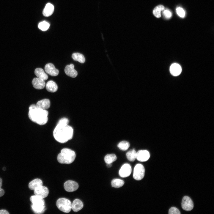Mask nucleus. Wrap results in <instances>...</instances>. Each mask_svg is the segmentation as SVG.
<instances>
[{"label":"nucleus","mask_w":214,"mask_h":214,"mask_svg":"<svg viewBox=\"0 0 214 214\" xmlns=\"http://www.w3.org/2000/svg\"><path fill=\"white\" fill-rule=\"evenodd\" d=\"M73 132V128L68 124L58 122L54 130L53 135L57 141L63 143L72 139Z\"/></svg>","instance_id":"obj_1"},{"label":"nucleus","mask_w":214,"mask_h":214,"mask_svg":"<svg viewBox=\"0 0 214 214\" xmlns=\"http://www.w3.org/2000/svg\"><path fill=\"white\" fill-rule=\"evenodd\" d=\"M29 109V117L32 121L40 125L47 123L48 114L47 110L40 108L34 104L31 105Z\"/></svg>","instance_id":"obj_2"},{"label":"nucleus","mask_w":214,"mask_h":214,"mask_svg":"<svg viewBox=\"0 0 214 214\" xmlns=\"http://www.w3.org/2000/svg\"><path fill=\"white\" fill-rule=\"evenodd\" d=\"M76 154L74 151L68 148L62 149L57 157L58 161L60 163L70 164L74 160Z\"/></svg>","instance_id":"obj_3"},{"label":"nucleus","mask_w":214,"mask_h":214,"mask_svg":"<svg viewBox=\"0 0 214 214\" xmlns=\"http://www.w3.org/2000/svg\"><path fill=\"white\" fill-rule=\"evenodd\" d=\"M32 203L31 208L35 213H43L45 210V201L43 199L37 195H33L30 198Z\"/></svg>","instance_id":"obj_4"},{"label":"nucleus","mask_w":214,"mask_h":214,"mask_svg":"<svg viewBox=\"0 0 214 214\" xmlns=\"http://www.w3.org/2000/svg\"><path fill=\"white\" fill-rule=\"evenodd\" d=\"M58 208L62 212L67 213L72 209V203L70 201L65 198H61L58 199L56 202Z\"/></svg>","instance_id":"obj_5"},{"label":"nucleus","mask_w":214,"mask_h":214,"mask_svg":"<svg viewBox=\"0 0 214 214\" xmlns=\"http://www.w3.org/2000/svg\"><path fill=\"white\" fill-rule=\"evenodd\" d=\"M145 169L143 165L137 164L135 166L133 173V177L136 180L142 179L144 175Z\"/></svg>","instance_id":"obj_6"},{"label":"nucleus","mask_w":214,"mask_h":214,"mask_svg":"<svg viewBox=\"0 0 214 214\" xmlns=\"http://www.w3.org/2000/svg\"><path fill=\"white\" fill-rule=\"evenodd\" d=\"M34 193L35 195L44 199L48 196L49 190L47 187L42 185L36 188L34 190Z\"/></svg>","instance_id":"obj_7"},{"label":"nucleus","mask_w":214,"mask_h":214,"mask_svg":"<svg viewBox=\"0 0 214 214\" xmlns=\"http://www.w3.org/2000/svg\"><path fill=\"white\" fill-rule=\"evenodd\" d=\"M182 207L183 209L186 211H190L193 207V204L191 199L188 196H184L182 200Z\"/></svg>","instance_id":"obj_8"},{"label":"nucleus","mask_w":214,"mask_h":214,"mask_svg":"<svg viewBox=\"0 0 214 214\" xmlns=\"http://www.w3.org/2000/svg\"><path fill=\"white\" fill-rule=\"evenodd\" d=\"M64 188L65 190L69 192H73L78 188V185L76 182L71 180L66 181L64 184Z\"/></svg>","instance_id":"obj_9"},{"label":"nucleus","mask_w":214,"mask_h":214,"mask_svg":"<svg viewBox=\"0 0 214 214\" xmlns=\"http://www.w3.org/2000/svg\"><path fill=\"white\" fill-rule=\"evenodd\" d=\"M132 171L131 166L129 164L125 163L121 168L119 171V176L122 177H126L129 176Z\"/></svg>","instance_id":"obj_10"},{"label":"nucleus","mask_w":214,"mask_h":214,"mask_svg":"<svg viewBox=\"0 0 214 214\" xmlns=\"http://www.w3.org/2000/svg\"><path fill=\"white\" fill-rule=\"evenodd\" d=\"M150 157V153L147 150H140L137 152L136 159L140 161H147Z\"/></svg>","instance_id":"obj_11"},{"label":"nucleus","mask_w":214,"mask_h":214,"mask_svg":"<svg viewBox=\"0 0 214 214\" xmlns=\"http://www.w3.org/2000/svg\"><path fill=\"white\" fill-rule=\"evenodd\" d=\"M45 71L51 76H56L59 73L58 70L56 69L54 65L51 63L47 64L45 67Z\"/></svg>","instance_id":"obj_12"},{"label":"nucleus","mask_w":214,"mask_h":214,"mask_svg":"<svg viewBox=\"0 0 214 214\" xmlns=\"http://www.w3.org/2000/svg\"><path fill=\"white\" fill-rule=\"evenodd\" d=\"M73 64H71L67 65L64 69V72L68 76L72 78H75L78 75L77 71L74 69Z\"/></svg>","instance_id":"obj_13"},{"label":"nucleus","mask_w":214,"mask_h":214,"mask_svg":"<svg viewBox=\"0 0 214 214\" xmlns=\"http://www.w3.org/2000/svg\"><path fill=\"white\" fill-rule=\"evenodd\" d=\"M32 84L34 87L38 89H43L45 85V81L38 77L34 78L33 79Z\"/></svg>","instance_id":"obj_14"},{"label":"nucleus","mask_w":214,"mask_h":214,"mask_svg":"<svg viewBox=\"0 0 214 214\" xmlns=\"http://www.w3.org/2000/svg\"><path fill=\"white\" fill-rule=\"evenodd\" d=\"M170 71L172 75L177 76L179 75L181 73V67L179 64L174 63L172 64L170 66Z\"/></svg>","instance_id":"obj_15"},{"label":"nucleus","mask_w":214,"mask_h":214,"mask_svg":"<svg viewBox=\"0 0 214 214\" xmlns=\"http://www.w3.org/2000/svg\"><path fill=\"white\" fill-rule=\"evenodd\" d=\"M38 107L44 110H46L50 106V102L48 99H45L39 101L36 104Z\"/></svg>","instance_id":"obj_16"},{"label":"nucleus","mask_w":214,"mask_h":214,"mask_svg":"<svg viewBox=\"0 0 214 214\" xmlns=\"http://www.w3.org/2000/svg\"><path fill=\"white\" fill-rule=\"evenodd\" d=\"M54 7L53 4L48 3L45 5L43 12V15L45 17H48L53 13Z\"/></svg>","instance_id":"obj_17"},{"label":"nucleus","mask_w":214,"mask_h":214,"mask_svg":"<svg viewBox=\"0 0 214 214\" xmlns=\"http://www.w3.org/2000/svg\"><path fill=\"white\" fill-rule=\"evenodd\" d=\"M83 206V204L81 200L76 199L72 204V209L74 212H77L81 210Z\"/></svg>","instance_id":"obj_18"},{"label":"nucleus","mask_w":214,"mask_h":214,"mask_svg":"<svg viewBox=\"0 0 214 214\" xmlns=\"http://www.w3.org/2000/svg\"><path fill=\"white\" fill-rule=\"evenodd\" d=\"M45 87L48 91L51 92H55L58 89L57 85L52 81H48Z\"/></svg>","instance_id":"obj_19"},{"label":"nucleus","mask_w":214,"mask_h":214,"mask_svg":"<svg viewBox=\"0 0 214 214\" xmlns=\"http://www.w3.org/2000/svg\"><path fill=\"white\" fill-rule=\"evenodd\" d=\"M43 185V182L40 179L37 178L31 181L29 184V188L32 190H34L38 186Z\"/></svg>","instance_id":"obj_20"},{"label":"nucleus","mask_w":214,"mask_h":214,"mask_svg":"<svg viewBox=\"0 0 214 214\" xmlns=\"http://www.w3.org/2000/svg\"><path fill=\"white\" fill-rule=\"evenodd\" d=\"M34 73L38 78L44 81L47 80L48 78L47 75L45 73L43 70L42 68H36L34 70Z\"/></svg>","instance_id":"obj_21"},{"label":"nucleus","mask_w":214,"mask_h":214,"mask_svg":"<svg viewBox=\"0 0 214 214\" xmlns=\"http://www.w3.org/2000/svg\"><path fill=\"white\" fill-rule=\"evenodd\" d=\"M72 57L74 60L78 61L81 63H83L85 62V58L84 56L81 54L78 53H74L72 54Z\"/></svg>","instance_id":"obj_22"},{"label":"nucleus","mask_w":214,"mask_h":214,"mask_svg":"<svg viewBox=\"0 0 214 214\" xmlns=\"http://www.w3.org/2000/svg\"><path fill=\"white\" fill-rule=\"evenodd\" d=\"M136 153L134 149L128 151L126 154V156L128 160L130 161H134L136 157Z\"/></svg>","instance_id":"obj_23"},{"label":"nucleus","mask_w":214,"mask_h":214,"mask_svg":"<svg viewBox=\"0 0 214 214\" xmlns=\"http://www.w3.org/2000/svg\"><path fill=\"white\" fill-rule=\"evenodd\" d=\"M117 159V157L114 154H109L106 155L104 157V160L106 164L111 163L115 161Z\"/></svg>","instance_id":"obj_24"},{"label":"nucleus","mask_w":214,"mask_h":214,"mask_svg":"<svg viewBox=\"0 0 214 214\" xmlns=\"http://www.w3.org/2000/svg\"><path fill=\"white\" fill-rule=\"evenodd\" d=\"M124 181L119 179H114L111 182V186L115 188H118L122 187L124 184Z\"/></svg>","instance_id":"obj_25"},{"label":"nucleus","mask_w":214,"mask_h":214,"mask_svg":"<svg viewBox=\"0 0 214 214\" xmlns=\"http://www.w3.org/2000/svg\"><path fill=\"white\" fill-rule=\"evenodd\" d=\"M164 8V7L161 5L156 7L153 11V15L157 18H160L161 16V11L163 10Z\"/></svg>","instance_id":"obj_26"},{"label":"nucleus","mask_w":214,"mask_h":214,"mask_svg":"<svg viewBox=\"0 0 214 214\" xmlns=\"http://www.w3.org/2000/svg\"><path fill=\"white\" fill-rule=\"evenodd\" d=\"M130 145V144L128 142L124 141L119 143L117 147L121 150L125 151L129 148Z\"/></svg>","instance_id":"obj_27"},{"label":"nucleus","mask_w":214,"mask_h":214,"mask_svg":"<svg viewBox=\"0 0 214 214\" xmlns=\"http://www.w3.org/2000/svg\"><path fill=\"white\" fill-rule=\"evenodd\" d=\"M49 26V23L45 21H43L40 22L38 25L39 28L43 31L47 30L48 29Z\"/></svg>","instance_id":"obj_28"},{"label":"nucleus","mask_w":214,"mask_h":214,"mask_svg":"<svg viewBox=\"0 0 214 214\" xmlns=\"http://www.w3.org/2000/svg\"><path fill=\"white\" fill-rule=\"evenodd\" d=\"M176 12L178 15L181 18H183L185 16V12L183 9L180 7L176 9Z\"/></svg>","instance_id":"obj_29"},{"label":"nucleus","mask_w":214,"mask_h":214,"mask_svg":"<svg viewBox=\"0 0 214 214\" xmlns=\"http://www.w3.org/2000/svg\"><path fill=\"white\" fill-rule=\"evenodd\" d=\"M169 214H180V213L177 208L174 207H172L169 209Z\"/></svg>","instance_id":"obj_30"},{"label":"nucleus","mask_w":214,"mask_h":214,"mask_svg":"<svg viewBox=\"0 0 214 214\" xmlns=\"http://www.w3.org/2000/svg\"><path fill=\"white\" fill-rule=\"evenodd\" d=\"M163 14L165 17L168 19L170 18L172 15L171 12L167 10H166L164 11Z\"/></svg>","instance_id":"obj_31"},{"label":"nucleus","mask_w":214,"mask_h":214,"mask_svg":"<svg viewBox=\"0 0 214 214\" xmlns=\"http://www.w3.org/2000/svg\"><path fill=\"white\" fill-rule=\"evenodd\" d=\"M2 180L0 178V197L2 196L4 193V191L3 189L1 188L2 185Z\"/></svg>","instance_id":"obj_32"},{"label":"nucleus","mask_w":214,"mask_h":214,"mask_svg":"<svg viewBox=\"0 0 214 214\" xmlns=\"http://www.w3.org/2000/svg\"><path fill=\"white\" fill-rule=\"evenodd\" d=\"M9 213L6 210H0V214H9Z\"/></svg>","instance_id":"obj_33"},{"label":"nucleus","mask_w":214,"mask_h":214,"mask_svg":"<svg viewBox=\"0 0 214 214\" xmlns=\"http://www.w3.org/2000/svg\"><path fill=\"white\" fill-rule=\"evenodd\" d=\"M112 166L111 163L107 164L106 166L108 168H110Z\"/></svg>","instance_id":"obj_34"},{"label":"nucleus","mask_w":214,"mask_h":214,"mask_svg":"<svg viewBox=\"0 0 214 214\" xmlns=\"http://www.w3.org/2000/svg\"><path fill=\"white\" fill-rule=\"evenodd\" d=\"M6 168L5 167H4L3 168V171H4L6 170Z\"/></svg>","instance_id":"obj_35"}]
</instances>
